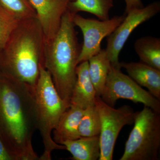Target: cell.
<instances>
[{
  "label": "cell",
  "mask_w": 160,
  "mask_h": 160,
  "mask_svg": "<svg viewBox=\"0 0 160 160\" xmlns=\"http://www.w3.org/2000/svg\"><path fill=\"white\" fill-rule=\"evenodd\" d=\"M34 88L4 73L0 78V138L13 160H39L32 143Z\"/></svg>",
  "instance_id": "1"
},
{
  "label": "cell",
  "mask_w": 160,
  "mask_h": 160,
  "mask_svg": "<svg viewBox=\"0 0 160 160\" xmlns=\"http://www.w3.org/2000/svg\"><path fill=\"white\" fill-rule=\"evenodd\" d=\"M45 38L36 17L20 20L0 53L3 73L34 86L43 66Z\"/></svg>",
  "instance_id": "2"
},
{
  "label": "cell",
  "mask_w": 160,
  "mask_h": 160,
  "mask_svg": "<svg viewBox=\"0 0 160 160\" xmlns=\"http://www.w3.org/2000/svg\"><path fill=\"white\" fill-rule=\"evenodd\" d=\"M73 14L68 9L56 34L45 41L43 61V66L50 75L60 96L70 104L81 49L72 20Z\"/></svg>",
  "instance_id": "3"
},
{
  "label": "cell",
  "mask_w": 160,
  "mask_h": 160,
  "mask_svg": "<svg viewBox=\"0 0 160 160\" xmlns=\"http://www.w3.org/2000/svg\"><path fill=\"white\" fill-rule=\"evenodd\" d=\"M34 112L37 129L39 131L44 146L40 160H51L52 151L66 149L63 145L55 142L52 137L61 116L70 104L58 93L50 75L43 66L34 88Z\"/></svg>",
  "instance_id": "4"
},
{
  "label": "cell",
  "mask_w": 160,
  "mask_h": 160,
  "mask_svg": "<svg viewBox=\"0 0 160 160\" xmlns=\"http://www.w3.org/2000/svg\"><path fill=\"white\" fill-rule=\"evenodd\" d=\"M133 129L120 160H157L160 147L159 112L145 106L135 112Z\"/></svg>",
  "instance_id": "5"
},
{
  "label": "cell",
  "mask_w": 160,
  "mask_h": 160,
  "mask_svg": "<svg viewBox=\"0 0 160 160\" xmlns=\"http://www.w3.org/2000/svg\"><path fill=\"white\" fill-rule=\"evenodd\" d=\"M94 104L99 114L101 124L98 160H112L118 136L124 126L133 123L135 112L126 105L114 109L99 96L96 97Z\"/></svg>",
  "instance_id": "6"
},
{
  "label": "cell",
  "mask_w": 160,
  "mask_h": 160,
  "mask_svg": "<svg viewBox=\"0 0 160 160\" xmlns=\"http://www.w3.org/2000/svg\"><path fill=\"white\" fill-rule=\"evenodd\" d=\"M100 97L106 104L114 107L120 99L142 103L160 113V102L149 92L121 70V68L111 65L105 89Z\"/></svg>",
  "instance_id": "7"
},
{
  "label": "cell",
  "mask_w": 160,
  "mask_h": 160,
  "mask_svg": "<svg viewBox=\"0 0 160 160\" xmlns=\"http://www.w3.org/2000/svg\"><path fill=\"white\" fill-rule=\"evenodd\" d=\"M125 15L115 16L112 18L99 20L86 18L74 13L72 20L75 26L81 29L83 36V43L78 59V64L88 61L102 50L101 43L103 39L115 30L123 22Z\"/></svg>",
  "instance_id": "8"
},
{
  "label": "cell",
  "mask_w": 160,
  "mask_h": 160,
  "mask_svg": "<svg viewBox=\"0 0 160 160\" xmlns=\"http://www.w3.org/2000/svg\"><path fill=\"white\" fill-rule=\"evenodd\" d=\"M160 11L159 2H154L145 7L133 9L127 13L123 22L107 38L105 49L111 65L121 68L119 56L132 32L141 24L158 14Z\"/></svg>",
  "instance_id": "9"
},
{
  "label": "cell",
  "mask_w": 160,
  "mask_h": 160,
  "mask_svg": "<svg viewBox=\"0 0 160 160\" xmlns=\"http://www.w3.org/2000/svg\"><path fill=\"white\" fill-rule=\"evenodd\" d=\"M34 9L36 18L45 36V41L51 39L59 29L63 15L69 3L74 0H29Z\"/></svg>",
  "instance_id": "10"
},
{
  "label": "cell",
  "mask_w": 160,
  "mask_h": 160,
  "mask_svg": "<svg viewBox=\"0 0 160 160\" xmlns=\"http://www.w3.org/2000/svg\"><path fill=\"white\" fill-rule=\"evenodd\" d=\"M76 75V80L72 91L70 105L84 109L94 105L97 96L96 91L89 77L88 61L78 65Z\"/></svg>",
  "instance_id": "11"
},
{
  "label": "cell",
  "mask_w": 160,
  "mask_h": 160,
  "mask_svg": "<svg viewBox=\"0 0 160 160\" xmlns=\"http://www.w3.org/2000/svg\"><path fill=\"white\" fill-rule=\"evenodd\" d=\"M129 76L140 86L146 87L156 98L160 99V70L145 63L120 62Z\"/></svg>",
  "instance_id": "12"
},
{
  "label": "cell",
  "mask_w": 160,
  "mask_h": 160,
  "mask_svg": "<svg viewBox=\"0 0 160 160\" xmlns=\"http://www.w3.org/2000/svg\"><path fill=\"white\" fill-rule=\"evenodd\" d=\"M84 109L78 106L70 105L61 116L57 126L53 129V141L59 145L68 141L81 138L79 132L81 118Z\"/></svg>",
  "instance_id": "13"
},
{
  "label": "cell",
  "mask_w": 160,
  "mask_h": 160,
  "mask_svg": "<svg viewBox=\"0 0 160 160\" xmlns=\"http://www.w3.org/2000/svg\"><path fill=\"white\" fill-rule=\"evenodd\" d=\"M75 160H98L100 156L99 136L81 137L63 143Z\"/></svg>",
  "instance_id": "14"
},
{
  "label": "cell",
  "mask_w": 160,
  "mask_h": 160,
  "mask_svg": "<svg viewBox=\"0 0 160 160\" xmlns=\"http://www.w3.org/2000/svg\"><path fill=\"white\" fill-rule=\"evenodd\" d=\"M89 72L90 79L97 96L101 97L105 89L108 74L111 67L105 49H102L97 54L89 60Z\"/></svg>",
  "instance_id": "15"
},
{
  "label": "cell",
  "mask_w": 160,
  "mask_h": 160,
  "mask_svg": "<svg viewBox=\"0 0 160 160\" xmlns=\"http://www.w3.org/2000/svg\"><path fill=\"white\" fill-rule=\"evenodd\" d=\"M134 48L141 62L160 70V38H140L136 41Z\"/></svg>",
  "instance_id": "16"
},
{
  "label": "cell",
  "mask_w": 160,
  "mask_h": 160,
  "mask_svg": "<svg viewBox=\"0 0 160 160\" xmlns=\"http://www.w3.org/2000/svg\"><path fill=\"white\" fill-rule=\"evenodd\" d=\"M113 7V0H74L69 3L68 9L73 13L85 12L105 20L109 18V12Z\"/></svg>",
  "instance_id": "17"
},
{
  "label": "cell",
  "mask_w": 160,
  "mask_h": 160,
  "mask_svg": "<svg viewBox=\"0 0 160 160\" xmlns=\"http://www.w3.org/2000/svg\"><path fill=\"white\" fill-rule=\"evenodd\" d=\"M101 120L95 105L84 109L79 126V132L81 137L99 136L101 132Z\"/></svg>",
  "instance_id": "18"
},
{
  "label": "cell",
  "mask_w": 160,
  "mask_h": 160,
  "mask_svg": "<svg viewBox=\"0 0 160 160\" xmlns=\"http://www.w3.org/2000/svg\"><path fill=\"white\" fill-rule=\"evenodd\" d=\"M0 5L18 19L36 17V12L29 0H0Z\"/></svg>",
  "instance_id": "19"
},
{
  "label": "cell",
  "mask_w": 160,
  "mask_h": 160,
  "mask_svg": "<svg viewBox=\"0 0 160 160\" xmlns=\"http://www.w3.org/2000/svg\"><path fill=\"white\" fill-rule=\"evenodd\" d=\"M20 21L0 5V53L4 49Z\"/></svg>",
  "instance_id": "20"
},
{
  "label": "cell",
  "mask_w": 160,
  "mask_h": 160,
  "mask_svg": "<svg viewBox=\"0 0 160 160\" xmlns=\"http://www.w3.org/2000/svg\"><path fill=\"white\" fill-rule=\"evenodd\" d=\"M126 3L125 13L127 14L131 10L144 7L141 0H124Z\"/></svg>",
  "instance_id": "21"
},
{
  "label": "cell",
  "mask_w": 160,
  "mask_h": 160,
  "mask_svg": "<svg viewBox=\"0 0 160 160\" xmlns=\"http://www.w3.org/2000/svg\"><path fill=\"white\" fill-rule=\"evenodd\" d=\"M0 160H13L0 138Z\"/></svg>",
  "instance_id": "22"
}]
</instances>
